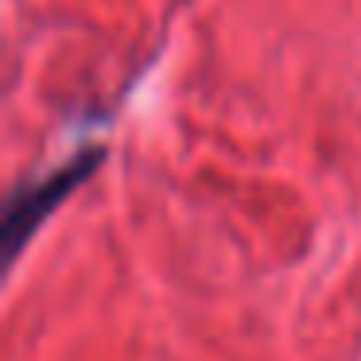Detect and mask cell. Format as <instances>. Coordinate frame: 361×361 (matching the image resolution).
I'll list each match as a JSON object with an SVG mask.
<instances>
[{
	"instance_id": "1",
	"label": "cell",
	"mask_w": 361,
	"mask_h": 361,
	"mask_svg": "<svg viewBox=\"0 0 361 361\" xmlns=\"http://www.w3.org/2000/svg\"><path fill=\"white\" fill-rule=\"evenodd\" d=\"M102 164V148H86L74 159H66L63 167H55L51 175H43L32 187H20L16 195L8 198V210H4V257L16 260L20 249L32 241V233L39 229V221L55 210L63 198H71L74 187L90 179Z\"/></svg>"
}]
</instances>
